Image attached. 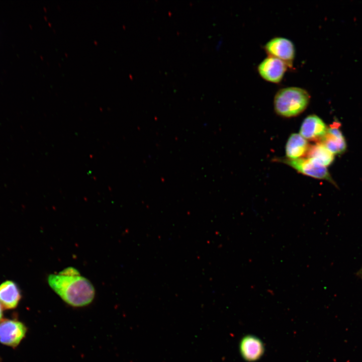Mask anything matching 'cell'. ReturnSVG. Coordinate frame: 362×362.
Instances as JSON below:
<instances>
[{
    "mask_svg": "<svg viewBox=\"0 0 362 362\" xmlns=\"http://www.w3.org/2000/svg\"><path fill=\"white\" fill-rule=\"evenodd\" d=\"M51 289L67 304L73 307H82L93 300L95 288L90 282L72 267L65 268L57 274L48 277Z\"/></svg>",
    "mask_w": 362,
    "mask_h": 362,
    "instance_id": "obj_1",
    "label": "cell"
},
{
    "mask_svg": "<svg viewBox=\"0 0 362 362\" xmlns=\"http://www.w3.org/2000/svg\"><path fill=\"white\" fill-rule=\"evenodd\" d=\"M310 99L308 92L298 87H288L278 90L274 98V109L279 116L296 117L307 108Z\"/></svg>",
    "mask_w": 362,
    "mask_h": 362,
    "instance_id": "obj_2",
    "label": "cell"
},
{
    "mask_svg": "<svg viewBox=\"0 0 362 362\" xmlns=\"http://www.w3.org/2000/svg\"><path fill=\"white\" fill-rule=\"evenodd\" d=\"M276 161L287 164L298 172L317 179L326 180L335 185L326 167L310 158H300L296 159L277 158Z\"/></svg>",
    "mask_w": 362,
    "mask_h": 362,
    "instance_id": "obj_3",
    "label": "cell"
},
{
    "mask_svg": "<svg viewBox=\"0 0 362 362\" xmlns=\"http://www.w3.org/2000/svg\"><path fill=\"white\" fill-rule=\"evenodd\" d=\"M27 327L16 319H5L0 322V342L13 348L17 347L25 337Z\"/></svg>",
    "mask_w": 362,
    "mask_h": 362,
    "instance_id": "obj_4",
    "label": "cell"
},
{
    "mask_svg": "<svg viewBox=\"0 0 362 362\" xmlns=\"http://www.w3.org/2000/svg\"><path fill=\"white\" fill-rule=\"evenodd\" d=\"M264 49L268 56L277 58L292 67L295 54L292 42L285 38L275 37L268 41Z\"/></svg>",
    "mask_w": 362,
    "mask_h": 362,
    "instance_id": "obj_5",
    "label": "cell"
},
{
    "mask_svg": "<svg viewBox=\"0 0 362 362\" xmlns=\"http://www.w3.org/2000/svg\"><path fill=\"white\" fill-rule=\"evenodd\" d=\"M288 67L280 59L268 56L259 64L257 69L259 74L264 80L273 83H279L282 80Z\"/></svg>",
    "mask_w": 362,
    "mask_h": 362,
    "instance_id": "obj_6",
    "label": "cell"
},
{
    "mask_svg": "<svg viewBox=\"0 0 362 362\" xmlns=\"http://www.w3.org/2000/svg\"><path fill=\"white\" fill-rule=\"evenodd\" d=\"M328 127L316 115L308 116L303 121L300 134L306 140L320 142L325 135Z\"/></svg>",
    "mask_w": 362,
    "mask_h": 362,
    "instance_id": "obj_7",
    "label": "cell"
},
{
    "mask_svg": "<svg viewBox=\"0 0 362 362\" xmlns=\"http://www.w3.org/2000/svg\"><path fill=\"white\" fill-rule=\"evenodd\" d=\"M340 124L334 122L328 128L327 132L320 141L333 154H341L346 150V143L340 129Z\"/></svg>",
    "mask_w": 362,
    "mask_h": 362,
    "instance_id": "obj_8",
    "label": "cell"
},
{
    "mask_svg": "<svg viewBox=\"0 0 362 362\" xmlns=\"http://www.w3.org/2000/svg\"><path fill=\"white\" fill-rule=\"evenodd\" d=\"M240 351L245 360L254 361L263 355L264 345L259 338L252 335H247L243 337L240 341Z\"/></svg>",
    "mask_w": 362,
    "mask_h": 362,
    "instance_id": "obj_9",
    "label": "cell"
},
{
    "mask_svg": "<svg viewBox=\"0 0 362 362\" xmlns=\"http://www.w3.org/2000/svg\"><path fill=\"white\" fill-rule=\"evenodd\" d=\"M21 298L20 289L14 281L7 280L0 285V304L5 309H15Z\"/></svg>",
    "mask_w": 362,
    "mask_h": 362,
    "instance_id": "obj_10",
    "label": "cell"
},
{
    "mask_svg": "<svg viewBox=\"0 0 362 362\" xmlns=\"http://www.w3.org/2000/svg\"><path fill=\"white\" fill-rule=\"evenodd\" d=\"M310 145L307 140L300 134L293 133L288 139L286 145L287 158L296 159L307 154Z\"/></svg>",
    "mask_w": 362,
    "mask_h": 362,
    "instance_id": "obj_11",
    "label": "cell"
},
{
    "mask_svg": "<svg viewBox=\"0 0 362 362\" xmlns=\"http://www.w3.org/2000/svg\"><path fill=\"white\" fill-rule=\"evenodd\" d=\"M307 154V157L314 159L325 167L330 165L334 159V155L320 142L310 145Z\"/></svg>",
    "mask_w": 362,
    "mask_h": 362,
    "instance_id": "obj_12",
    "label": "cell"
},
{
    "mask_svg": "<svg viewBox=\"0 0 362 362\" xmlns=\"http://www.w3.org/2000/svg\"><path fill=\"white\" fill-rule=\"evenodd\" d=\"M357 276L362 280V267L356 273Z\"/></svg>",
    "mask_w": 362,
    "mask_h": 362,
    "instance_id": "obj_13",
    "label": "cell"
},
{
    "mask_svg": "<svg viewBox=\"0 0 362 362\" xmlns=\"http://www.w3.org/2000/svg\"><path fill=\"white\" fill-rule=\"evenodd\" d=\"M3 307L0 304V322L3 320Z\"/></svg>",
    "mask_w": 362,
    "mask_h": 362,
    "instance_id": "obj_14",
    "label": "cell"
}]
</instances>
